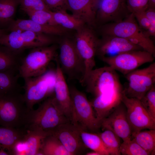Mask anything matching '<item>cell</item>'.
Masks as SVG:
<instances>
[{
  "label": "cell",
  "instance_id": "cell-1",
  "mask_svg": "<svg viewBox=\"0 0 155 155\" xmlns=\"http://www.w3.org/2000/svg\"><path fill=\"white\" fill-rule=\"evenodd\" d=\"M98 29L101 35H112L127 39L155 57L153 42L139 26L133 13L122 21L107 23Z\"/></svg>",
  "mask_w": 155,
  "mask_h": 155
},
{
  "label": "cell",
  "instance_id": "cell-2",
  "mask_svg": "<svg viewBox=\"0 0 155 155\" xmlns=\"http://www.w3.org/2000/svg\"><path fill=\"white\" fill-rule=\"evenodd\" d=\"M42 102L36 109L29 111L24 127L27 130H38L51 135L58 126L70 121L58 110L52 97Z\"/></svg>",
  "mask_w": 155,
  "mask_h": 155
},
{
  "label": "cell",
  "instance_id": "cell-3",
  "mask_svg": "<svg viewBox=\"0 0 155 155\" xmlns=\"http://www.w3.org/2000/svg\"><path fill=\"white\" fill-rule=\"evenodd\" d=\"M58 46L55 43L32 49L21 58L18 69L20 77L23 79L41 75L45 72L49 64L58 56Z\"/></svg>",
  "mask_w": 155,
  "mask_h": 155
},
{
  "label": "cell",
  "instance_id": "cell-4",
  "mask_svg": "<svg viewBox=\"0 0 155 155\" xmlns=\"http://www.w3.org/2000/svg\"><path fill=\"white\" fill-rule=\"evenodd\" d=\"M29 111L20 92L0 93V126L24 127Z\"/></svg>",
  "mask_w": 155,
  "mask_h": 155
},
{
  "label": "cell",
  "instance_id": "cell-5",
  "mask_svg": "<svg viewBox=\"0 0 155 155\" xmlns=\"http://www.w3.org/2000/svg\"><path fill=\"white\" fill-rule=\"evenodd\" d=\"M56 69H48L40 75L24 79L23 95L25 104L29 110L34 106L54 95L56 80Z\"/></svg>",
  "mask_w": 155,
  "mask_h": 155
},
{
  "label": "cell",
  "instance_id": "cell-6",
  "mask_svg": "<svg viewBox=\"0 0 155 155\" xmlns=\"http://www.w3.org/2000/svg\"><path fill=\"white\" fill-rule=\"evenodd\" d=\"M69 88L72 102L70 121L82 130L96 131L101 124L97 119L90 102L75 87Z\"/></svg>",
  "mask_w": 155,
  "mask_h": 155
},
{
  "label": "cell",
  "instance_id": "cell-7",
  "mask_svg": "<svg viewBox=\"0 0 155 155\" xmlns=\"http://www.w3.org/2000/svg\"><path fill=\"white\" fill-rule=\"evenodd\" d=\"M59 48L57 59L63 73L81 84L85 74V65L73 39L67 37L63 38L59 42Z\"/></svg>",
  "mask_w": 155,
  "mask_h": 155
},
{
  "label": "cell",
  "instance_id": "cell-8",
  "mask_svg": "<svg viewBox=\"0 0 155 155\" xmlns=\"http://www.w3.org/2000/svg\"><path fill=\"white\" fill-rule=\"evenodd\" d=\"M50 36L29 30L11 31L0 37V44L19 55L26 49L55 44V40Z\"/></svg>",
  "mask_w": 155,
  "mask_h": 155
},
{
  "label": "cell",
  "instance_id": "cell-9",
  "mask_svg": "<svg viewBox=\"0 0 155 155\" xmlns=\"http://www.w3.org/2000/svg\"><path fill=\"white\" fill-rule=\"evenodd\" d=\"M82 85L94 97L122 86L116 71L109 66L93 69Z\"/></svg>",
  "mask_w": 155,
  "mask_h": 155
},
{
  "label": "cell",
  "instance_id": "cell-10",
  "mask_svg": "<svg viewBox=\"0 0 155 155\" xmlns=\"http://www.w3.org/2000/svg\"><path fill=\"white\" fill-rule=\"evenodd\" d=\"M93 29V28L85 25L75 31L73 39L77 49L85 65V74L81 83L82 85L96 65L95 57L99 38Z\"/></svg>",
  "mask_w": 155,
  "mask_h": 155
},
{
  "label": "cell",
  "instance_id": "cell-11",
  "mask_svg": "<svg viewBox=\"0 0 155 155\" xmlns=\"http://www.w3.org/2000/svg\"><path fill=\"white\" fill-rule=\"evenodd\" d=\"M155 56L144 50L130 51L100 59L116 71L124 75L146 63L152 62Z\"/></svg>",
  "mask_w": 155,
  "mask_h": 155
},
{
  "label": "cell",
  "instance_id": "cell-12",
  "mask_svg": "<svg viewBox=\"0 0 155 155\" xmlns=\"http://www.w3.org/2000/svg\"><path fill=\"white\" fill-rule=\"evenodd\" d=\"M127 87L124 89L126 96L140 100L154 86L155 83V63L148 67L136 69L126 75Z\"/></svg>",
  "mask_w": 155,
  "mask_h": 155
},
{
  "label": "cell",
  "instance_id": "cell-13",
  "mask_svg": "<svg viewBox=\"0 0 155 155\" xmlns=\"http://www.w3.org/2000/svg\"><path fill=\"white\" fill-rule=\"evenodd\" d=\"M122 102L126 108V115L132 133L144 129H155V119L142 105L140 100L123 95Z\"/></svg>",
  "mask_w": 155,
  "mask_h": 155
},
{
  "label": "cell",
  "instance_id": "cell-14",
  "mask_svg": "<svg viewBox=\"0 0 155 155\" xmlns=\"http://www.w3.org/2000/svg\"><path fill=\"white\" fill-rule=\"evenodd\" d=\"M127 0H100L97 12L96 25L122 21L131 13Z\"/></svg>",
  "mask_w": 155,
  "mask_h": 155
},
{
  "label": "cell",
  "instance_id": "cell-15",
  "mask_svg": "<svg viewBox=\"0 0 155 155\" xmlns=\"http://www.w3.org/2000/svg\"><path fill=\"white\" fill-rule=\"evenodd\" d=\"M51 135L60 141L71 155L82 154L88 148L82 140L80 129L70 121L58 126Z\"/></svg>",
  "mask_w": 155,
  "mask_h": 155
},
{
  "label": "cell",
  "instance_id": "cell-16",
  "mask_svg": "<svg viewBox=\"0 0 155 155\" xmlns=\"http://www.w3.org/2000/svg\"><path fill=\"white\" fill-rule=\"evenodd\" d=\"M101 36V38L98 40L96 52V56L100 59L126 52L144 50L139 46L127 39L112 35Z\"/></svg>",
  "mask_w": 155,
  "mask_h": 155
},
{
  "label": "cell",
  "instance_id": "cell-17",
  "mask_svg": "<svg viewBox=\"0 0 155 155\" xmlns=\"http://www.w3.org/2000/svg\"><path fill=\"white\" fill-rule=\"evenodd\" d=\"M56 63V80L53 96L52 99L59 111L70 121L72 111V102L69 88L60 66L57 58Z\"/></svg>",
  "mask_w": 155,
  "mask_h": 155
},
{
  "label": "cell",
  "instance_id": "cell-18",
  "mask_svg": "<svg viewBox=\"0 0 155 155\" xmlns=\"http://www.w3.org/2000/svg\"><path fill=\"white\" fill-rule=\"evenodd\" d=\"M121 103L103 120L101 127L112 131L124 141L131 137L132 131Z\"/></svg>",
  "mask_w": 155,
  "mask_h": 155
},
{
  "label": "cell",
  "instance_id": "cell-19",
  "mask_svg": "<svg viewBox=\"0 0 155 155\" xmlns=\"http://www.w3.org/2000/svg\"><path fill=\"white\" fill-rule=\"evenodd\" d=\"M100 0H66L67 10L92 28L96 26V17Z\"/></svg>",
  "mask_w": 155,
  "mask_h": 155
},
{
  "label": "cell",
  "instance_id": "cell-20",
  "mask_svg": "<svg viewBox=\"0 0 155 155\" xmlns=\"http://www.w3.org/2000/svg\"><path fill=\"white\" fill-rule=\"evenodd\" d=\"M9 28L11 31L29 30L50 35L62 36L69 31L59 25L41 24L30 19L12 21Z\"/></svg>",
  "mask_w": 155,
  "mask_h": 155
},
{
  "label": "cell",
  "instance_id": "cell-21",
  "mask_svg": "<svg viewBox=\"0 0 155 155\" xmlns=\"http://www.w3.org/2000/svg\"><path fill=\"white\" fill-rule=\"evenodd\" d=\"M24 127L20 128L0 126V149L7 151L9 155L15 145L22 140L27 131Z\"/></svg>",
  "mask_w": 155,
  "mask_h": 155
},
{
  "label": "cell",
  "instance_id": "cell-22",
  "mask_svg": "<svg viewBox=\"0 0 155 155\" xmlns=\"http://www.w3.org/2000/svg\"><path fill=\"white\" fill-rule=\"evenodd\" d=\"M22 140L26 155H38L43 139L49 134L38 130H27Z\"/></svg>",
  "mask_w": 155,
  "mask_h": 155
},
{
  "label": "cell",
  "instance_id": "cell-23",
  "mask_svg": "<svg viewBox=\"0 0 155 155\" xmlns=\"http://www.w3.org/2000/svg\"><path fill=\"white\" fill-rule=\"evenodd\" d=\"M52 12L56 24L68 30L76 31L86 25L72 14L68 13L66 10L52 11Z\"/></svg>",
  "mask_w": 155,
  "mask_h": 155
},
{
  "label": "cell",
  "instance_id": "cell-24",
  "mask_svg": "<svg viewBox=\"0 0 155 155\" xmlns=\"http://www.w3.org/2000/svg\"><path fill=\"white\" fill-rule=\"evenodd\" d=\"M71 155L60 141L50 135L43 140L38 155Z\"/></svg>",
  "mask_w": 155,
  "mask_h": 155
},
{
  "label": "cell",
  "instance_id": "cell-25",
  "mask_svg": "<svg viewBox=\"0 0 155 155\" xmlns=\"http://www.w3.org/2000/svg\"><path fill=\"white\" fill-rule=\"evenodd\" d=\"M1 45L0 46V71H11L18 73L21 59L18 57V55L7 47Z\"/></svg>",
  "mask_w": 155,
  "mask_h": 155
},
{
  "label": "cell",
  "instance_id": "cell-26",
  "mask_svg": "<svg viewBox=\"0 0 155 155\" xmlns=\"http://www.w3.org/2000/svg\"><path fill=\"white\" fill-rule=\"evenodd\" d=\"M81 137L86 147L100 155H109L110 153L101 138L97 134L81 129Z\"/></svg>",
  "mask_w": 155,
  "mask_h": 155
},
{
  "label": "cell",
  "instance_id": "cell-27",
  "mask_svg": "<svg viewBox=\"0 0 155 155\" xmlns=\"http://www.w3.org/2000/svg\"><path fill=\"white\" fill-rule=\"evenodd\" d=\"M17 72L0 71V93L20 92Z\"/></svg>",
  "mask_w": 155,
  "mask_h": 155
},
{
  "label": "cell",
  "instance_id": "cell-28",
  "mask_svg": "<svg viewBox=\"0 0 155 155\" xmlns=\"http://www.w3.org/2000/svg\"><path fill=\"white\" fill-rule=\"evenodd\" d=\"M131 137L150 155L155 154V129L133 132Z\"/></svg>",
  "mask_w": 155,
  "mask_h": 155
},
{
  "label": "cell",
  "instance_id": "cell-29",
  "mask_svg": "<svg viewBox=\"0 0 155 155\" xmlns=\"http://www.w3.org/2000/svg\"><path fill=\"white\" fill-rule=\"evenodd\" d=\"M101 138L111 155H120V138L112 131L105 129L97 134Z\"/></svg>",
  "mask_w": 155,
  "mask_h": 155
},
{
  "label": "cell",
  "instance_id": "cell-30",
  "mask_svg": "<svg viewBox=\"0 0 155 155\" xmlns=\"http://www.w3.org/2000/svg\"><path fill=\"white\" fill-rule=\"evenodd\" d=\"M20 0H0V24L11 22Z\"/></svg>",
  "mask_w": 155,
  "mask_h": 155
},
{
  "label": "cell",
  "instance_id": "cell-31",
  "mask_svg": "<svg viewBox=\"0 0 155 155\" xmlns=\"http://www.w3.org/2000/svg\"><path fill=\"white\" fill-rule=\"evenodd\" d=\"M21 9L28 15L30 20L35 22L42 24L57 25L54 20L51 11Z\"/></svg>",
  "mask_w": 155,
  "mask_h": 155
},
{
  "label": "cell",
  "instance_id": "cell-32",
  "mask_svg": "<svg viewBox=\"0 0 155 155\" xmlns=\"http://www.w3.org/2000/svg\"><path fill=\"white\" fill-rule=\"evenodd\" d=\"M123 141L120 147L121 154L123 155H148L149 154L142 148L133 138Z\"/></svg>",
  "mask_w": 155,
  "mask_h": 155
},
{
  "label": "cell",
  "instance_id": "cell-33",
  "mask_svg": "<svg viewBox=\"0 0 155 155\" xmlns=\"http://www.w3.org/2000/svg\"><path fill=\"white\" fill-rule=\"evenodd\" d=\"M150 115L155 119V87L153 86L140 100Z\"/></svg>",
  "mask_w": 155,
  "mask_h": 155
},
{
  "label": "cell",
  "instance_id": "cell-34",
  "mask_svg": "<svg viewBox=\"0 0 155 155\" xmlns=\"http://www.w3.org/2000/svg\"><path fill=\"white\" fill-rule=\"evenodd\" d=\"M21 8L35 10H51L43 0H20Z\"/></svg>",
  "mask_w": 155,
  "mask_h": 155
},
{
  "label": "cell",
  "instance_id": "cell-35",
  "mask_svg": "<svg viewBox=\"0 0 155 155\" xmlns=\"http://www.w3.org/2000/svg\"><path fill=\"white\" fill-rule=\"evenodd\" d=\"M128 8L131 13L145 11L148 8V0H127Z\"/></svg>",
  "mask_w": 155,
  "mask_h": 155
},
{
  "label": "cell",
  "instance_id": "cell-36",
  "mask_svg": "<svg viewBox=\"0 0 155 155\" xmlns=\"http://www.w3.org/2000/svg\"><path fill=\"white\" fill-rule=\"evenodd\" d=\"M145 13L150 24L149 27L145 32L149 37H155V8L148 7L145 10Z\"/></svg>",
  "mask_w": 155,
  "mask_h": 155
},
{
  "label": "cell",
  "instance_id": "cell-37",
  "mask_svg": "<svg viewBox=\"0 0 155 155\" xmlns=\"http://www.w3.org/2000/svg\"><path fill=\"white\" fill-rule=\"evenodd\" d=\"M133 13L135 18L140 28L146 30L150 26V21L147 17L145 11H141Z\"/></svg>",
  "mask_w": 155,
  "mask_h": 155
},
{
  "label": "cell",
  "instance_id": "cell-38",
  "mask_svg": "<svg viewBox=\"0 0 155 155\" xmlns=\"http://www.w3.org/2000/svg\"><path fill=\"white\" fill-rule=\"evenodd\" d=\"M51 11H55L60 10H67L66 0H43Z\"/></svg>",
  "mask_w": 155,
  "mask_h": 155
},
{
  "label": "cell",
  "instance_id": "cell-39",
  "mask_svg": "<svg viewBox=\"0 0 155 155\" xmlns=\"http://www.w3.org/2000/svg\"><path fill=\"white\" fill-rule=\"evenodd\" d=\"M22 140L15 145L13 149L11 155H26L25 146Z\"/></svg>",
  "mask_w": 155,
  "mask_h": 155
},
{
  "label": "cell",
  "instance_id": "cell-40",
  "mask_svg": "<svg viewBox=\"0 0 155 155\" xmlns=\"http://www.w3.org/2000/svg\"><path fill=\"white\" fill-rule=\"evenodd\" d=\"M148 7L155 8V0H148Z\"/></svg>",
  "mask_w": 155,
  "mask_h": 155
},
{
  "label": "cell",
  "instance_id": "cell-41",
  "mask_svg": "<svg viewBox=\"0 0 155 155\" xmlns=\"http://www.w3.org/2000/svg\"><path fill=\"white\" fill-rule=\"evenodd\" d=\"M85 154L86 155H100L99 153L94 151L87 152Z\"/></svg>",
  "mask_w": 155,
  "mask_h": 155
},
{
  "label": "cell",
  "instance_id": "cell-42",
  "mask_svg": "<svg viewBox=\"0 0 155 155\" xmlns=\"http://www.w3.org/2000/svg\"><path fill=\"white\" fill-rule=\"evenodd\" d=\"M9 154L3 149L0 150V155H9Z\"/></svg>",
  "mask_w": 155,
  "mask_h": 155
},
{
  "label": "cell",
  "instance_id": "cell-43",
  "mask_svg": "<svg viewBox=\"0 0 155 155\" xmlns=\"http://www.w3.org/2000/svg\"><path fill=\"white\" fill-rule=\"evenodd\" d=\"M5 34V30L4 29H0V37Z\"/></svg>",
  "mask_w": 155,
  "mask_h": 155
}]
</instances>
